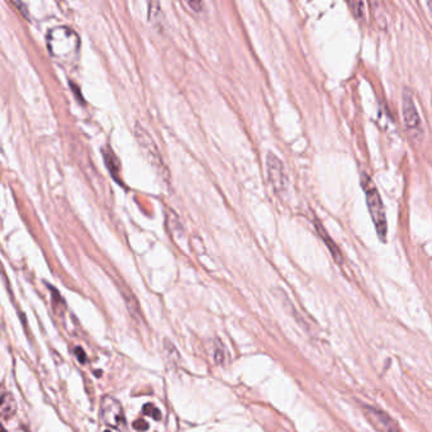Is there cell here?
<instances>
[{
	"label": "cell",
	"instance_id": "1",
	"mask_svg": "<svg viewBox=\"0 0 432 432\" xmlns=\"http://www.w3.org/2000/svg\"><path fill=\"white\" fill-rule=\"evenodd\" d=\"M46 44L52 59L71 65L79 59L81 41L76 32L67 26H57L49 31Z\"/></svg>",
	"mask_w": 432,
	"mask_h": 432
},
{
	"label": "cell",
	"instance_id": "2",
	"mask_svg": "<svg viewBox=\"0 0 432 432\" xmlns=\"http://www.w3.org/2000/svg\"><path fill=\"white\" fill-rule=\"evenodd\" d=\"M361 185H363L364 191H365L366 204H368V209L370 212L374 227H375L376 232H378V236L383 241H386L387 233H388V224H387L386 209H384L380 194H379L374 181L366 174L361 175Z\"/></svg>",
	"mask_w": 432,
	"mask_h": 432
},
{
	"label": "cell",
	"instance_id": "3",
	"mask_svg": "<svg viewBox=\"0 0 432 432\" xmlns=\"http://www.w3.org/2000/svg\"><path fill=\"white\" fill-rule=\"evenodd\" d=\"M134 137H136L137 142H138V146L141 149L142 154L149 160L150 164L154 166L157 174L164 180H169V171H167V167L161 156V152H160L159 147L155 143V141L150 136L149 132L143 127L139 126L138 123H136L134 124Z\"/></svg>",
	"mask_w": 432,
	"mask_h": 432
},
{
	"label": "cell",
	"instance_id": "4",
	"mask_svg": "<svg viewBox=\"0 0 432 432\" xmlns=\"http://www.w3.org/2000/svg\"><path fill=\"white\" fill-rule=\"evenodd\" d=\"M101 418L106 426L111 428L126 431L127 422L124 411L119 402L112 397H104L101 403Z\"/></svg>",
	"mask_w": 432,
	"mask_h": 432
},
{
	"label": "cell",
	"instance_id": "5",
	"mask_svg": "<svg viewBox=\"0 0 432 432\" xmlns=\"http://www.w3.org/2000/svg\"><path fill=\"white\" fill-rule=\"evenodd\" d=\"M402 114H403L404 127L407 128L408 133L413 138H421L422 133H423L421 117H419L413 97L408 90H404L402 94Z\"/></svg>",
	"mask_w": 432,
	"mask_h": 432
},
{
	"label": "cell",
	"instance_id": "6",
	"mask_svg": "<svg viewBox=\"0 0 432 432\" xmlns=\"http://www.w3.org/2000/svg\"><path fill=\"white\" fill-rule=\"evenodd\" d=\"M266 170H268V178L274 190L279 194L285 193L289 183L288 175H286L283 161L273 152H269L266 155Z\"/></svg>",
	"mask_w": 432,
	"mask_h": 432
},
{
	"label": "cell",
	"instance_id": "7",
	"mask_svg": "<svg viewBox=\"0 0 432 432\" xmlns=\"http://www.w3.org/2000/svg\"><path fill=\"white\" fill-rule=\"evenodd\" d=\"M364 409L369 421L373 422L380 429V432H401L397 422L384 411L371 406H364Z\"/></svg>",
	"mask_w": 432,
	"mask_h": 432
},
{
	"label": "cell",
	"instance_id": "8",
	"mask_svg": "<svg viewBox=\"0 0 432 432\" xmlns=\"http://www.w3.org/2000/svg\"><path fill=\"white\" fill-rule=\"evenodd\" d=\"M103 157L107 167H108L109 172H111V175L118 181V184H122V179L118 176L119 172H121V162H119L117 155L114 154V151L112 149H104Z\"/></svg>",
	"mask_w": 432,
	"mask_h": 432
},
{
	"label": "cell",
	"instance_id": "9",
	"mask_svg": "<svg viewBox=\"0 0 432 432\" xmlns=\"http://www.w3.org/2000/svg\"><path fill=\"white\" fill-rule=\"evenodd\" d=\"M0 409H2V416H3V418H9V417H12L16 413L17 404L12 394H3V398H2V408Z\"/></svg>",
	"mask_w": 432,
	"mask_h": 432
},
{
	"label": "cell",
	"instance_id": "10",
	"mask_svg": "<svg viewBox=\"0 0 432 432\" xmlns=\"http://www.w3.org/2000/svg\"><path fill=\"white\" fill-rule=\"evenodd\" d=\"M317 229H318L319 236H321L322 238H323V241L326 242L327 247H328L329 251H331V254H332V256H333L334 260H336L337 263H341V254H340L339 249H337V246H336V245H334V242L332 241L331 237H328V234H327L326 231H324V229L322 228L321 224H319V226H318V224H317Z\"/></svg>",
	"mask_w": 432,
	"mask_h": 432
},
{
	"label": "cell",
	"instance_id": "11",
	"mask_svg": "<svg viewBox=\"0 0 432 432\" xmlns=\"http://www.w3.org/2000/svg\"><path fill=\"white\" fill-rule=\"evenodd\" d=\"M124 298H126V303L128 306L129 312H131L132 316L136 317L137 319L141 318V311H139L138 303H137L136 298H134L132 294H124Z\"/></svg>",
	"mask_w": 432,
	"mask_h": 432
},
{
	"label": "cell",
	"instance_id": "12",
	"mask_svg": "<svg viewBox=\"0 0 432 432\" xmlns=\"http://www.w3.org/2000/svg\"><path fill=\"white\" fill-rule=\"evenodd\" d=\"M349 6H350L351 11L354 12V14H355V16L358 17L359 19L363 18L364 11H365V9H364L365 4L361 3V2H350V3H349Z\"/></svg>",
	"mask_w": 432,
	"mask_h": 432
},
{
	"label": "cell",
	"instance_id": "13",
	"mask_svg": "<svg viewBox=\"0 0 432 432\" xmlns=\"http://www.w3.org/2000/svg\"><path fill=\"white\" fill-rule=\"evenodd\" d=\"M143 413L147 414V416H151L154 417L155 419H161V412L159 411V408H156L155 406H152V404H146V406L143 407Z\"/></svg>",
	"mask_w": 432,
	"mask_h": 432
},
{
	"label": "cell",
	"instance_id": "14",
	"mask_svg": "<svg viewBox=\"0 0 432 432\" xmlns=\"http://www.w3.org/2000/svg\"><path fill=\"white\" fill-rule=\"evenodd\" d=\"M214 360H216L218 365H223L224 364V350L219 342H217V349L214 350Z\"/></svg>",
	"mask_w": 432,
	"mask_h": 432
},
{
	"label": "cell",
	"instance_id": "15",
	"mask_svg": "<svg viewBox=\"0 0 432 432\" xmlns=\"http://www.w3.org/2000/svg\"><path fill=\"white\" fill-rule=\"evenodd\" d=\"M133 427L136 429H138V431H146V429L149 428V424H147V422L143 421V419H138V421L134 422Z\"/></svg>",
	"mask_w": 432,
	"mask_h": 432
},
{
	"label": "cell",
	"instance_id": "16",
	"mask_svg": "<svg viewBox=\"0 0 432 432\" xmlns=\"http://www.w3.org/2000/svg\"><path fill=\"white\" fill-rule=\"evenodd\" d=\"M75 355L77 356V360H79L80 363H85V361H86V355H85V353H84V350H82V349H80V348L75 349Z\"/></svg>",
	"mask_w": 432,
	"mask_h": 432
},
{
	"label": "cell",
	"instance_id": "17",
	"mask_svg": "<svg viewBox=\"0 0 432 432\" xmlns=\"http://www.w3.org/2000/svg\"><path fill=\"white\" fill-rule=\"evenodd\" d=\"M189 7H191V8H196V7H199V8H202L203 7V4L199 3V2H191V3H188ZM196 12H201L199 9H196Z\"/></svg>",
	"mask_w": 432,
	"mask_h": 432
},
{
	"label": "cell",
	"instance_id": "18",
	"mask_svg": "<svg viewBox=\"0 0 432 432\" xmlns=\"http://www.w3.org/2000/svg\"><path fill=\"white\" fill-rule=\"evenodd\" d=\"M426 6H427V8H428V13L432 18V2H427Z\"/></svg>",
	"mask_w": 432,
	"mask_h": 432
},
{
	"label": "cell",
	"instance_id": "19",
	"mask_svg": "<svg viewBox=\"0 0 432 432\" xmlns=\"http://www.w3.org/2000/svg\"><path fill=\"white\" fill-rule=\"evenodd\" d=\"M106 432H111V431H106Z\"/></svg>",
	"mask_w": 432,
	"mask_h": 432
}]
</instances>
